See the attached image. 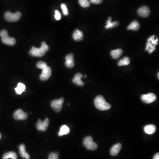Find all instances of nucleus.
Segmentation results:
<instances>
[{
    "mask_svg": "<svg viewBox=\"0 0 159 159\" xmlns=\"http://www.w3.org/2000/svg\"><path fill=\"white\" fill-rule=\"evenodd\" d=\"M138 13L139 16L142 18H147L150 13V11L147 6H144L139 8Z\"/></svg>",
    "mask_w": 159,
    "mask_h": 159,
    "instance_id": "nucleus-11",
    "label": "nucleus"
},
{
    "mask_svg": "<svg viewBox=\"0 0 159 159\" xmlns=\"http://www.w3.org/2000/svg\"><path fill=\"white\" fill-rule=\"evenodd\" d=\"M94 104L96 107L101 111H106L111 108V104L106 101L102 96L99 95L95 98Z\"/></svg>",
    "mask_w": 159,
    "mask_h": 159,
    "instance_id": "nucleus-2",
    "label": "nucleus"
},
{
    "mask_svg": "<svg viewBox=\"0 0 159 159\" xmlns=\"http://www.w3.org/2000/svg\"><path fill=\"white\" fill-rule=\"evenodd\" d=\"M1 38L2 42L6 45H9V46H13L16 44V39L14 38L10 37L9 36V35H6Z\"/></svg>",
    "mask_w": 159,
    "mask_h": 159,
    "instance_id": "nucleus-13",
    "label": "nucleus"
},
{
    "mask_svg": "<svg viewBox=\"0 0 159 159\" xmlns=\"http://www.w3.org/2000/svg\"><path fill=\"white\" fill-rule=\"evenodd\" d=\"M49 47L46 44L45 42L42 43L41 47L40 48H36L33 47L29 51V54L33 57H41L45 55L46 52L48 51Z\"/></svg>",
    "mask_w": 159,
    "mask_h": 159,
    "instance_id": "nucleus-1",
    "label": "nucleus"
},
{
    "mask_svg": "<svg viewBox=\"0 0 159 159\" xmlns=\"http://www.w3.org/2000/svg\"><path fill=\"white\" fill-rule=\"evenodd\" d=\"M158 78H159V73H158Z\"/></svg>",
    "mask_w": 159,
    "mask_h": 159,
    "instance_id": "nucleus-34",
    "label": "nucleus"
},
{
    "mask_svg": "<svg viewBox=\"0 0 159 159\" xmlns=\"http://www.w3.org/2000/svg\"><path fill=\"white\" fill-rule=\"evenodd\" d=\"M70 132V129L66 125H62L60 127L58 135L59 136H62L63 135H67Z\"/></svg>",
    "mask_w": 159,
    "mask_h": 159,
    "instance_id": "nucleus-18",
    "label": "nucleus"
},
{
    "mask_svg": "<svg viewBox=\"0 0 159 159\" xmlns=\"http://www.w3.org/2000/svg\"><path fill=\"white\" fill-rule=\"evenodd\" d=\"M48 159H59V156L57 152H52L49 156Z\"/></svg>",
    "mask_w": 159,
    "mask_h": 159,
    "instance_id": "nucleus-29",
    "label": "nucleus"
},
{
    "mask_svg": "<svg viewBox=\"0 0 159 159\" xmlns=\"http://www.w3.org/2000/svg\"><path fill=\"white\" fill-rule=\"evenodd\" d=\"M9 158L17 159L18 155L14 152L11 151L5 153L3 156V159H9Z\"/></svg>",
    "mask_w": 159,
    "mask_h": 159,
    "instance_id": "nucleus-21",
    "label": "nucleus"
},
{
    "mask_svg": "<svg viewBox=\"0 0 159 159\" xmlns=\"http://www.w3.org/2000/svg\"><path fill=\"white\" fill-rule=\"evenodd\" d=\"M49 123V120L48 118L45 119L43 122H42L40 119H39L36 123L37 128L38 131H45L48 126Z\"/></svg>",
    "mask_w": 159,
    "mask_h": 159,
    "instance_id": "nucleus-10",
    "label": "nucleus"
},
{
    "mask_svg": "<svg viewBox=\"0 0 159 159\" xmlns=\"http://www.w3.org/2000/svg\"><path fill=\"white\" fill-rule=\"evenodd\" d=\"M112 18L111 17L108 18V20L106 23V26H105L106 28L109 29L110 28H112L113 27H116L119 25V23L118 21L113 22H112Z\"/></svg>",
    "mask_w": 159,
    "mask_h": 159,
    "instance_id": "nucleus-22",
    "label": "nucleus"
},
{
    "mask_svg": "<svg viewBox=\"0 0 159 159\" xmlns=\"http://www.w3.org/2000/svg\"><path fill=\"white\" fill-rule=\"evenodd\" d=\"M1 133H0V139H1Z\"/></svg>",
    "mask_w": 159,
    "mask_h": 159,
    "instance_id": "nucleus-35",
    "label": "nucleus"
},
{
    "mask_svg": "<svg viewBox=\"0 0 159 159\" xmlns=\"http://www.w3.org/2000/svg\"><path fill=\"white\" fill-rule=\"evenodd\" d=\"M25 85L21 83H19L18 84V87L15 88V91L18 94L20 95L23 92L25 91Z\"/></svg>",
    "mask_w": 159,
    "mask_h": 159,
    "instance_id": "nucleus-24",
    "label": "nucleus"
},
{
    "mask_svg": "<svg viewBox=\"0 0 159 159\" xmlns=\"http://www.w3.org/2000/svg\"><path fill=\"white\" fill-rule=\"evenodd\" d=\"M66 61L65 65L69 68H72L75 65L74 56L73 54H70L68 55L66 57Z\"/></svg>",
    "mask_w": 159,
    "mask_h": 159,
    "instance_id": "nucleus-12",
    "label": "nucleus"
},
{
    "mask_svg": "<svg viewBox=\"0 0 159 159\" xmlns=\"http://www.w3.org/2000/svg\"><path fill=\"white\" fill-rule=\"evenodd\" d=\"M52 71L50 67L47 66L45 68L42 69V73L40 75V79L42 81L47 80L51 75Z\"/></svg>",
    "mask_w": 159,
    "mask_h": 159,
    "instance_id": "nucleus-8",
    "label": "nucleus"
},
{
    "mask_svg": "<svg viewBox=\"0 0 159 159\" xmlns=\"http://www.w3.org/2000/svg\"><path fill=\"white\" fill-rule=\"evenodd\" d=\"M103 0H90V2L92 3L95 4H99L103 2Z\"/></svg>",
    "mask_w": 159,
    "mask_h": 159,
    "instance_id": "nucleus-32",
    "label": "nucleus"
},
{
    "mask_svg": "<svg viewBox=\"0 0 159 159\" xmlns=\"http://www.w3.org/2000/svg\"><path fill=\"white\" fill-rule=\"evenodd\" d=\"M122 148V145L121 144L118 143L117 144H115L113 147L111 148V154L113 156H116L119 154L120 150Z\"/></svg>",
    "mask_w": 159,
    "mask_h": 159,
    "instance_id": "nucleus-16",
    "label": "nucleus"
},
{
    "mask_svg": "<svg viewBox=\"0 0 159 159\" xmlns=\"http://www.w3.org/2000/svg\"><path fill=\"white\" fill-rule=\"evenodd\" d=\"M13 117L16 120H24L28 118V115L21 109H18L14 112Z\"/></svg>",
    "mask_w": 159,
    "mask_h": 159,
    "instance_id": "nucleus-9",
    "label": "nucleus"
},
{
    "mask_svg": "<svg viewBox=\"0 0 159 159\" xmlns=\"http://www.w3.org/2000/svg\"><path fill=\"white\" fill-rule=\"evenodd\" d=\"M47 64L46 62L43 61H40L38 62L37 64V66L38 68L42 70L43 69L47 66Z\"/></svg>",
    "mask_w": 159,
    "mask_h": 159,
    "instance_id": "nucleus-27",
    "label": "nucleus"
},
{
    "mask_svg": "<svg viewBox=\"0 0 159 159\" xmlns=\"http://www.w3.org/2000/svg\"><path fill=\"white\" fill-rule=\"evenodd\" d=\"M130 63V59L127 57L124 58L123 59L120 60L118 62V66H127Z\"/></svg>",
    "mask_w": 159,
    "mask_h": 159,
    "instance_id": "nucleus-25",
    "label": "nucleus"
},
{
    "mask_svg": "<svg viewBox=\"0 0 159 159\" xmlns=\"http://www.w3.org/2000/svg\"><path fill=\"white\" fill-rule=\"evenodd\" d=\"M153 159H159V153H157V154L154 156Z\"/></svg>",
    "mask_w": 159,
    "mask_h": 159,
    "instance_id": "nucleus-33",
    "label": "nucleus"
},
{
    "mask_svg": "<svg viewBox=\"0 0 159 159\" xmlns=\"http://www.w3.org/2000/svg\"><path fill=\"white\" fill-rule=\"evenodd\" d=\"M83 144L88 150H95L98 148V145L93 141L91 136H87L85 138L83 141Z\"/></svg>",
    "mask_w": 159,
    "mask_h": 159,
    "instance_id": "nucleus-4",
    "label": "nucleus"
},
{
    "mask_svg": "<svg viewBox=\"0 0 159 159\" xmlns=\"http://www.w3.org/2000/svg\"><path fill=\"white\" fill-rule=\"evenodd\" d=\"M55 19L57 20H59L61 19V15L58 11L55 10Z\"/></svg>",
    "mask_w": 159,
    "mask_h": 159,
    "instance_id": "nucleus-30",
    "label": "nucleus"
},
{
    "mask_svg": "<svg viewBox=\"0 0 159 159\" xmlns=\"http://www.w3.org/2000/svg\"><path fill=\"white\" fill-rule=\"evenodd\" d=\"M156 99H157V96L152 93L143 95L141 96L142 101L145 104H151L155 101Z\"/></svg>",
    "mask_w": 159,
    "mask_h": 159,
    "instance_id": "nucleus-7",
    "label": "nucleus"
},
{
    "mask_svg": "<svg viewBox=\"0 0 159 159\" xmlns=\"http://www.w3.org/2000/svg\"><path fill=\"white\" fill-rule=\"evenodd\" d=\"M21 16V13L20 12L12 13L8 11L5 12L4 14L5 19L8 21L12 22L18 21L20 19Z\"/></svg>",
    "mask_w": 159,
    "mask_h": 159,
    "instance_id": "nucleus-5",
    "label": "nucleus"
},
{
    "mask_svg": "<svg viewBox=\"0 0 159 159\" xmlns=\"http://www.w3.org/2000/svg\"><path fill=\"white\" fill-rule=\"evenodd\" d=\"M83 77V75L80 73H78L74 77L73 79V82L77 85L80 86H84V83L81 80V78Z\"/></svg>",
    "mask_w": 159,
    "mask_h": 159,
    "instance_id": "nucleus-14",
    "label": "nucleus"
},
{
    "mask_svg": "<svg viewBox=\"0 0 159 159\" xmlns=\"http://www.w3.org/2000/svg\"><path fill=\"white\" fill-rule=\"evenodd\" d=\"M155 36H152L147 41L145 51L148 50L150 54H152L155 50V47L158 44V39H155Z\"/></svg>",
    "mask_w": 159,
    "mask_h": 159,
    "instance_id": "nucleus-3",
    "label": "nucleus"
},
{
    "mask_svg": "<svg viewBox=\"0 0 159 159\" xmlns=\"http://www.w3.org/2000/svg\"><path fill=\"white\" fill-rule=\"evenodd\" d=\"M64 98L55 99L51 103V107L57 112H59L62 109V105L64 103Z\"/></svg>",
    "mask_w": 159,
    "mask_h": 159,
    "instance_id": "nucleus-6",
    "label": "nucleus"
},
{
    "mask_svg": "<svg viewBox=\"0 0 159 159\" xmlns=\"http://www.w3.org/2000/svg\"><path fill=\"white\" fill-rule=\"evenodd\" d=\"M8 35H9V34H8V31L6 30H3L0 32V36L1 38L3 37L4 36Z\"/></svg>",
    "mask_w": 159,
    "mask_h": 159,
    "instance_id": "nucleus-31",
    "label": "nucleus"
},
{
    "mask_svg": "<svg viewBox=\"0 0 159 159\" xmlns=\"http://www.w3.org/2000/svg\"><path fill=\"white\" fill-rule=\"evenodd\" d=\"M61 8L62 10V12L65 16H67L69 14L68 10L66 4H61Z\"/></svg>",
    "mask_w": 159,
    "mask_h": 159,
    "instance_id": "nucleus-28",
    "label": "nucleus"
},
{
    "mask_svg": "<svg viewBox=\"0 0 159 159\" xmlns=\"http://www.w3.org/2000/svg\"><path fill=\"white\" fill-rule=\"evenodd\" d=\"M144 130L147 134H152L156 132V127L154 125H148L144 126Z\"/></svg>",
    "mask_w": 159,
    "mask_h": 159,
    "instance_id": "nucleus-17",
    "label": "nucleus"
},
{
    "mask_svg": "<svg viewBox=\"0 0 159 159\" xmlns=\"http://www.w3.org/2000/svg\"><path fill=\"white\" fill-rule=\"evenodd\" d=\"M140 24L137 21L134 20L128 26V30H132L133 31H138L140 28Z\"/></svg>",
    "mask_w": 159,
    "mask_h": 159,
    "instance_id": "nucleus-23",
    "label": "nucleus"
},
{
    "mask_svg": "<svg viewBox=\"0 0 159 159\" xmlns=\"http://www.w3.org/2000/svg\"><path fill=\"white\" fill-rule=\"evenodd\" d=\"M87 75H85V77H87Z\"/></svg>",
    "mask_w": 159,
    "mask_h": 159,
    "instance_id": "nucleus-36",
    "label": "nucleus"
},
{
    "mask_svg": "<svg viewBox=\"0 0 159 159\" xmlns=\"http://www.w3.org/2000/svg\"><path fill=\"white\" fill-rule=\"evenodd\" d=\"M73 38L74 39L77 41L82 40L84 38L83 33L79 30H76L73 34Z\"/></svg>",
    "mask_w": 159,
    "mask_h": 159,
    "instance_id": "nucleus-20",
    "label": "nucleus"
},
{
    "mask_svg": "<svg viewBox=\"0 0 159 159\" xmlns=\"http://www.w3.org/2000/svg\"><path fill=\"white\" fill-rule=\"evenodd\" d=\"M19 153L20 155L22 158H25V159H29L30 158V155L28 153L26 152L25 150V146L24 144H21L19 146Z\"/></svg>",
    "mask_w": 159,
    "mask_h": 159,
    "instance_id": "nucleus-15",
    "label": "nucleus"
},
{
    "mask_svg": "<svg viewBox=\"0 0 159 159\" xmlns=\"http://www.w3.org/2000/svg\"><path fill=\"white\" fill-rule=\"evenodd\" d=\"M80 4L84 8H87L90 6V2L88 0H79Z\"/></svg>",
    "mask_w": 159,
    "mask_h": 159,
    "instance_id": "nucleus-26",
    "label": "nucleus"
},
{
    "mask_svg": "<svg viewBox=\"0 0 159 159\" xmlns=\"http://www.w3.org/2000/svg\"><path fill=\"white\" fill-rule=\"evenodd\" d=\"M123 54V50L121 49L113 50L111 51V55L114 59H118Z\"/></svg>",
    "mask_w": 159,
    "mask_h": 159,
    "instance_id": "nucleus-19",
    "label": "nucleus"
}]
</instances>
